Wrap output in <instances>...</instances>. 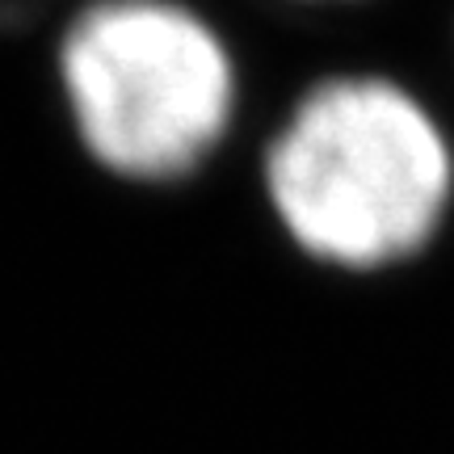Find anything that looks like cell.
Segmentation results:
<instances>
[{"mask_svg":"<svg viewBox=\"0 0 454 454\" xmlns=\"http://www.w3.org/2000/svg\"><path fill=\"white\" fill-rule=\"evenodd\" d=\"M261 185L294 253L337 274H383L438 240L454 202V144L404 81L337 72L270 135Z\"/></svg>","mask_w":454,"mask_h":454,"instance_id":"1","label":"cell"},{"mask_svg":"<svg viewBox=\"0 0 454 454\" xmlns=\"http://www.w3.org/2000/svg\"><path fill=\"white\" fill-rule=\"evenodd\" d=\"M299 4H349V0H299Z\"/></svg>","mask_w":454,"mask_h":454,"instance_id":"4","label":"cell"},{"mask_svg":"<svg viewBox=\"0 0 454 454\" xmlns=\"http://www.w3.org/2000/svg\"><path fill=\"white\" fill-rule=\"evenodd\" d=\"M55 84L76 144L106 177L181 185L240 118V67L185 0H89L55 34Z\"/></svg>","mask_w":454,"mask_h":454,"instance_id":"2","label":"cell"},{"mask_svg":"<svg viewBox=\"0 0 454 454\" xmlns=\"http://www.w3.org/2000/svg\"><path fill=\"white\" fill-rule=\"evenodd\" d=\"M89 0H0V34H59L67 17ZM194 9H215L219 0H185Z\"/></svg>","mask_w":454,"mask_h":454,"instance_id":"3","label":"cell"}]
</instances>
